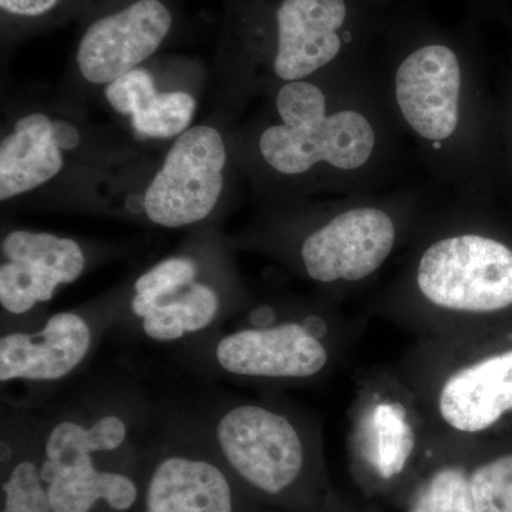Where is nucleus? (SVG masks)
<instances>
[{
    "label": "nucleus",
    "mask_w": 512,
    "mask_h": 512,
    "mask_svg": "<svg viewBox=\"0 0 512 512\" xmlns=\"http://www.w3.org/2000/svg\"><path fill=\"white\" fill-rule=\"evenodd\" d=\"M393 221L386 212L359 208L340 214L302 245L306 272L319 282L360 281L382 266L394 245Z\"/></svg>",
    "instance_id": "obj_8"
},
{
    "label": "nucleus",
    "mask_w": 512,
    "mask_h": 512,
    "mask_svg": "<svg viewBox=\"0 0 512 512\" xmlns=\"http://www.w3.org/2000/svg\"><path fill=\"white\" fill-rule=\"evenodd\" d=\"M93 345L90 323L79 313L50 316L37 332H8L0 339V380L53 383L72 375Z\"/></svg>",
    "instance_id": "obj_10"
},
{
    "label": "nucleus",
    "mask_w": 512,
    "mask_h": 512,
    "mask_svg": "<svg viewBox=\"0 0 512 512\" xmlns=\"http://www.w3.org/2000/svg\"><path fill=\"white\" fill-rule=\"evenodd\" d=\"M147 512H234L231 485L217 464L200 457H165L148 484Z\"/></svg>",
    "instance_id": "obj_14"
},
{
    "label": "nucleus",
    "mask_w": 512,
    "mask_h": 512,
    "mask_svg": "<svg viewBox=\"0 0 512 512\" xmlns=\"http://www.w3.org/2000/svg\"><path fill=\"white\" fill-rule=\"evenodd\" d=\"M2 255L0 305L16 316L49 302L60 285L73 284L86 268L76 241L47 232H10L3 238Z\"/></svg>",
    "instance_id": "obj_7"
},
{
    "label": "nucleus",
    "mask_w": 512,
    "mask_h": 512,
    "mask_svg": "<svg viewBox=\"0 0 512 512\" xmlns=\"http://www.w3.org/2000/svg\"><path fill=\"white\" fill-rule=\"evenodd\" d=\"M195 103L184 92L157 93L143 109L131 116L138 133L146 137L168 138L185 133L194 116Z\"/></svg>",
    "instance_id": "obj_18"
},
{
    "label": "nucleus",
    "mask_w": 512,
    "mask_h": 512,
    "mask_svg": "<svg viewBox=\"0 0 512 512\" xmlns=\"http://www.w3.org/2000/svg\"><path fill=\"white\" fill-rule=\"evenodd\" d=\"M215 359L229 375L305 379L326 366L328 352L308 326L286 322L229 333L217 343Z\"/></svg>",
    "instance_id": "obj_9"
},
{
    "label": "nucleus",
    "mask_w": 512,
    "mask_h": 512,
    "mask_svg": "<svg viewBox=\"0 0 512 512\" xmlns=\"http://www.w3.org/2000/svg\"><path fill=\"white\" fill-rule=\"evenodd\" d=\"M470 484L474 512H512V454L478 467Z\"/></svg>",
    "instance_id": "obj_20"
},
{
    "label": "nucleus",
    "mask_w": 512,
    "mask_h": 512,
    "mask_svg": "<svg viewBox=\"0 0 512 512\" xmlns=\"http://www.w3.org/2000/svg\"><path fill=\"white\" fill-rule=\"evenodd\" d=\"M421 293L440 308L490 313L512 306V251L480 235L431 245L417 271Z\"/></svg>",
    "instance_id": "obj_3"
},
{
    "label": "nucleus",
    "mask_w": 512,
    "mask_h": 512,
    "mask_svg": "<svg viewBox=\"0 0 512 512\" xmlns=\"http://www.w3.org/2000/svg\"><path fill=\"white\" fill-rule=\"evenodd\" d=\"M157 94L151 74L144 69H134L109 83L107 101L114 110L133 116Z\"/></svg>",
    "instance_id": "obj_23"
},
{
    "label": "nucleus",
    "mask_w": 512,
    "mask_h": 512,
    "mask_svg": "<svg viewBox=\"0 0 512 512\" xmlns=\"http://www.w3.org/2000/svg\"><path fill=\"white\" fill-rule=\"evenodd\" d=\"M409 512H474L470 476L458 467L441 468L421 487Z\"/></svg>",
    "instance_id": "obj_19"
},
{
    "label": "nucleus",
    "mask_w": 512,
    "mask_h": 512,
    "mask_svg": "<svg viewBox=\"0 0 512 512\" xmlns=\"http://www.w3.org/2000/svg\"><path fill=\"white\" fill-rule=\"evenodd\" d=\"M67 0H0L3 16L16 22H37L49 18Z\"/></svg>",
    "instance_id": "obj_24"
},
{
    "label": "nucleus",
    "mask_w": 512,
    "mask_h": 512,
    "mask_svg": "<svg viewBox=\"0 0 512 512\" xmlns=\"http://www.w3.org/2000/svg\"><path fill=\"white\" fill-rule=\"evenodd\" d=\"M52 134L53 141L60 150H73L82 140L79 130L67 121H52Z\"/></svg>",
    "instance_id": "obj_25"
},
{
    "label": "nucleus",
    "mask_w": 512,
    "mask_h": 512,
    "mask_svg": "<svg viewBox=\"0 0 512 512\" xmlns=\"http://www.w3.org/2000/svg\"><path fill=\"white\" fill-rule=\"evenodd\" d=\"M211 436L228 466L255 490L278 495L302 476L305 444L284 414L238 404L217 417Z\"/></svg>",
    "instance_id": "obj_4"
},
{
    "label": "nucleus",
    "mask_w": 512,
    "mask_h": 512,
    "mask_svg": "<svg viewBox=\"0 0 512 512\" xmlns=\"http://www.w3.org/2000/svg\"><path fill=\"white\" fill-rule=\"evenodd\" d=\"M225 163L224 140L215 128L197 126L185 131L148 185L147 217L165 228L187 227L207 218L221 197Z\"/></svg>",
    "instance_id": "obj_5"
},
{
    "label": "nucleus",
    "mask_w": 512,
    "mask_h": 512,
    "mask_svg": "<svg viewBox=\"0 0 512 512\" xmlns=\"http://www.w3.org/2000/svg\"><path fill=\"white\" fill-rule=\"evenodd\" d=\"M439 407L444 421L458 431L478 433L494 426L512 410V350L448 377Z\"/></svg>",
    "instance_id": "obj_13"
},
{
    "label": "nucleus",
    "mask_w": 512,
    "mask_h": 512,
    "mask_svg": "<svg viewBox=\"0 0 512 512\" xmlns=\"http://www.w3.org/2000/svg\"><path fill=\"white\" fill-rule=\"evenodd\" d=\"M460 87V64L446 46L417 50L396 74L397 103L404 119L427 140H446L456 131Z\"/></svg>",
    "instance_id": "obj_11"
},
{
    "label": "nucleus",
    "mask_w": 512,
    "mask_h": 512,
    "mask_svg": "<svg viewBox=\"0 0 512 512\" xmlns=\"http://www.w3.org/2000/svg\"><path fill=\"white\" fill-rule=\"evenodd\" d=\"M221 309V299L210 285L192 282L160 298L133 296L131 312L141 329L156 342H175L210 328Z\"/></svg>",
    "instance_id": "obj_16"
},
{
    "label": "nucleus",
    "mask_w": 512,
    "mask_h": 512,
    "mask_svg": "<svg viewBox=\"0 0 512 512\" xmlns=\"http://www.w3.org/2000/svg\"><path fill=\"white\" fill-rule=\"evenodd\" d=\"M130 429L123 416L101 413L92 420L63 417L43 436L40 474L55 512H90L99 501L126 511L137 501L134 481L120 473L101 471L96 454L124 446Z\"/></svg>",
    "instance_id": "obj_1"
},
{
    "label": "nucleus",
    "mask_w": 512,
    "mask_h": 512,
    "mask_svg": "<svg viewBox=\"0 0 512 512\" xmlns=\"http://www.w3.org/2000/svg\"><path fill=\"white\" fill-rule=\"evenodd\" d=\"M174 26L165 0H127L89 23L76 62L87 82L109 84L160 49Z\"/></svg>",
    "instance_id": "obj_6"
},
{
    "label": "nucleus",
    "mask_w": 512,
    "mask_h": 512,
    "mask_svg": "<svg viewBox=\"0 0 512 512\" xmlns=\"http://www.w3.org/2000/svg\"><path fill=\"white\" fill-rule=\"evenodd\" d=\"M2 512H55L35 461L20 460L2 484Z\"/></svg>",
    "instance_id": "obj_21"
},
{
    "label": "nucleus",
    "mask_w": 512,
    "mask_h": 512,
    "mask_svg": "<svg viewBox=\"0 0 512 512\" xmlns=\"http://www.w3.org/2000/svg\"><path fill=\"white\" fill-rule=\"evenodd\" d=\"M376 429V453L372 461L377 473L386 480L402 473L412 456L416 436L407 423L400 404H380L373 413Z\"/></svg>",
    "instance_id": "obj_17"
},
{
    "label": "nucleus",
    "mask_w": 512,
    "mask_h": 512,
    "mask_svg": "<svg viewBox=\"0 0 512 512\" xmlns=\"http://www.w3.org/2000/svg\"><path fill=\"white\" fill-rule=\"evenodd\" d=\"M276 107L284 124L266 128L259 148L279 173H306L322 161L355 170L372 156L375 133L369 121L356 111L326 116L325 94L319 87L289 82L279 90Z\"/></svg>",
    "instance_id": "obj_2"
},
{
    "label": "nucleus",
    "mask_w": 512,
    "mask_h": 512,
    "mask_svg": "<svg viewBox=\"0 0 512 512\" xmlns=\"http://www.w3.org/2000/svg\"><path fill=\"white\" fill-rule=\"evenodd\" d=\"M62 168V154L53 141L49 117L40 113L22 117L0 146V200L35 190Z\"/></svg>",
    "instance_id": "obj_15"
},
{
    "label": "nucleus",
    "mask_w": 512,
    "mask_h": 512,
    "mask_svg": "<svg viewBox=\"0 0 512 512\" xmlns=\"http://www.w3.org/2000/svg\"><path fill=\"white\" fill-rule=\"evenodd\" d=\"M197 264L190 258H170L137 279L134 295L154 299L185 288L197 278Z\"/></svg>",
    "instance_id": "obj_22"
},
{
    "label": "nucleus",
    "mask_w": 512,
    "mask_h": 512,
    "mask_svg": "<svg viewBox=\"0 0 512 512\" xmlns=\"http://www.w3.org/2000/svg\"><path fill=\"white\" fill-rule=\"evenodd\" d=\"M275 19L274 69L281 79L298 82L338 56L345 0H282Z\"/></svg>",
    "instance_id": "obj_12"
}]
</instances>
